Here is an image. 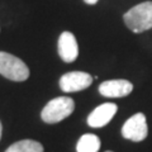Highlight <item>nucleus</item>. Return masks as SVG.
<instances>
[{"label": "nucleus", "instance_id": "10", "mask_svg": "<svg viewBox=\"0 0 152 152\" xmlns=\"http://www.w3.org/2000/svg\"><path fill=\"white\" fill-rule=\"evenodd\" d=\"M5 152H43V146L33 140H22L13 143Z\"/></svg>", "mask_w": 152, "mask_h": 152}, {"label": "nucleus", "instance_id": "7", "mask_svg": "<svg viewBox=\"0 0 152 152\" xmlns=\"http://www.w3.org/2000/svg\"><path fill=\"white\" fill-rule=\"evenodd\" d=\"M118 110V107L114 103H105L95 108L94 110L89 114L88 117V124L93 128H100L107 126L112 118L115 115Z\"/></svg>", "mask_w": 152, "mask_h": 152}, {"label": "nucleus", "instance_id": "12", "mask_svg": "<svg viewBox=\"0 0 152 152\" xmlns=\"http://www.w3.org/2000/svg\"><path fill=\"white\" fill-rule=\"evenodd\" d=\"M1 133H3V126H1V122H0V140H1Z\"/></svg>", "mask_w": 152, "mask_h": 152}, {"label": "nucleus", "instance_id": "4", "mask_svg": "<svg viewBox=\"0 0 152 152\" xmlns=\"http://www.w3.org/2000/svg\"><path fill=\"white\" fill-rule=\"evenodd\" d=\"M147 134H148V127H147V121L145 114L137 113L132 115L129 119H127L122 127V136L126 140L133 142L143 141Z\"/></svg>", "mask_w": 152, "mask_h": 152}, {"label": "nucleus", "instance_id": "6", "mask_svg": "<svg viewBox=\"0 0 152 152\" xmlns=\"http://www.w3.org/2000/svg\"><path fill=\"white\" fill-rule=\"evenodd\" d=\"M133 90V85L128 80H107L100 84L99 93L105 98H123L129 95Z\"/></svg>", "mask_w": 152, "mask_h": 152}, {"label": "nucleus", "instance_id": "3", "mask_svg": "<svg viewBox=\"0 0 152 152\" xmlns=\"http://www.w3.org/2000/svg\"><path fill=\"white\" fill-rule=\"evenodd\" d=\"M0 75L12 81H26L29 77V69L20 58L0 51Z\"/></svg>", "mask_w": 152, "mask_h": 152}, {"label": "nucleus", "instance_id": "1", "mask_svg": "<svg viewBox=\"0 0 152 152\" xmlns=\"http://www.w3.org/2000/svg\"><path fill=\"white\" fill-rule=\"evenodd\" d=\"M124 23L128 29L134 33H142L152 28V1H145L129 9L124 15Z\"/></svg>", "mask_w": 152, "mask_h": 152}, {"label": "nucleus", "instance_id": "13", "mask_svg": "<svg viewBox=\"0 0 152 152\" xmlns=\"http://www.w3.org/2000/svg\"><path fill=\"white\" fill-rule=\"evenodd\" d=\"M107 152H112V151H107Z\"/></svg>", "mask_w": 152, "mask_h": 152}, {"label": "nucleus", "instance_id": "9", "mask_svg": "<svg viewBox=\"0 0 152 152\" xmlns=\"http://www.w3.org/2000/svg\"><path fill=\"white\" fill-rule=\"evenodd\" d=\"M102 142L100 138L95 134H84L80 137V140L76 145L77 152H98L100 150Z\"/></svg>", "mask_w": 152, "mask_h": 152}, {"label": "nucleus", "instance_id": "5", "mask_svg": "<svg viewBox=\"0 0 152 152\" xmlns=\"http://www.w3.org/2000/svg\"><path fill=\"white\" fill-rule=\"evenodd\" d=\"M93 83V77L83 71H71L61 76L60 88L65 93H76L89 88Z\"/></svg>", "mask_w": 152, "mask_h": 152}, {"label": "nucleus", "instance_id": "2", "mask_svg": "<svg viewBox=\"0 0 152 152\" xmlns=\"http://www.w3.org/2000/svg\"><path fill=\"white\" fill-rule=\"evenodd\" d=\"M75 109V103L71 98L58 96L50 100L46 107L42 109L41 118L45 123L53 124L64 121L65 118L70 117Z\"/></svg>", "mask_w": 152, "mask_h": 152}, {"label": "nucleus", "instance_id": "11", "mask_svg": "<svg viewBox=\"0 0 152 152\" xmlns=\"http://www.w3.org/2000/svg\"><path fill=\"white\" fill-rule=\"evenodd\" d=\"M86 4H90V5H94V4L98 3V0H84Z\"/></svg>", "mask_w": 152, "mask_h": 152}, {"label": "nucleus", "instance_id": "8", "mask_svg": "<svg viewBox=\"0 0 152 152\" xmlns=\"http://www.w3.org/2000/svg\"><path fill=\"white\" fill-rule=\"evenodd\" d=\"M58 55L65 62H74L79 56V46L75 36L71 32L61 33L58 38Z\"/></svg>", "mask_w": 152, "mask_h": 152}]
</instances>
